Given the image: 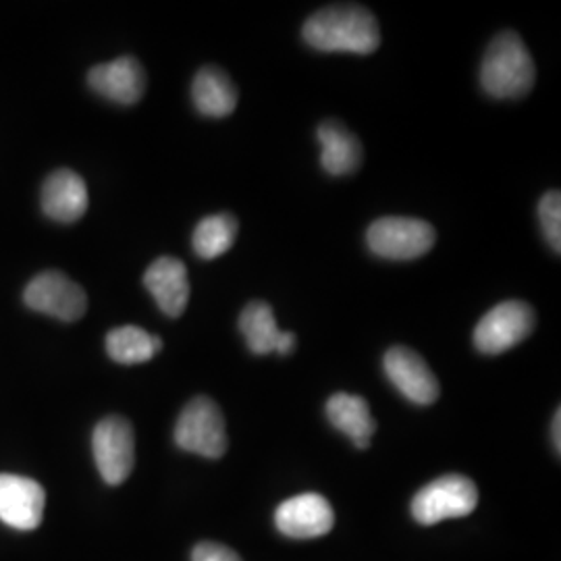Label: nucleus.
Segmentation results:
<instances>
[{"label":"nucleus","instance_id":"13","mask_svg":"<svg viewBox=\"0 0 561 561\" xmlns=\"http://www.w3.org/2000/svg\"><path fill=\"white\" fill-rule=\"evenodd\" d=\"M144 285L152 294L162 312L178 319L190 301V277L180 259L161 256L152 262L144 275Z\"/></svg>","mask_w":561,"mask_h":561},{"label":"nucleus","instance_id":"2","mask_svg":"<svg viewBox=\"0 0 561 561\" xmlns=\"http://www.w3.org/2000/svg\"><path fill=\"white\" fill-rule=\"evenodd\" d=\"M537 78L535 60L516 32H502L489 44L481 65L482 90L493 99H522Z\"/></svg>","mask_w":561,"mask_h":561},{"label":"nucleus","instance_id":"23","mask_svg":"<svg viewBox=\"0 0 561 561\" xmlns=\"http://www.w3.org/2000/svg\"><path fill=\"white\" fill-rule=\"evenodd\" d=\"M560 426L561 412L558 410V412H556V419H553V428H551V435H553V443H556V451H558V454L561 451Z\"/></svg>","mask_w":561,"mask_h":561},{"label":"nucleus","instance_id":"14","mask_svg":"<svg viewBox=\"0 0 561 561\" xmlns=\"http://www.w3.org/2000/svg\"><path fill=\"white\" fill-rule=\"evenodd\" d=\"M241 335L252 354L266 356L277 352L287 356L296 347V335L283 333L275 321V312L266 301H250L240 317Z\"/></svg>","mask_w":561,"mask_h":561},{"label":"nucleus","instance_id":"8","mask_svg":"<svg viewBox=\"0 0 561 561\" xmlns=\"http://www.w3.org/2000/svg\"><path fill=\"white\" fill-rule=\"evenodd\" d=\"M23 301L32 310L65 322L80 321L88 310L83 287L57 271H46L30 280L23 291Z\"/></svg>","mask_w":561,"mask_h":561},{"label":"nucleus","instance_id":"6","mask_svg":"<svg viewBox=\"0 0 561 561\" xmlns=\"http://www.w3.org/2000/svg\"><path fill=\"white\" fill-rule=\"evenodd\" d=\"M537 324V314L526 301L497 304L474 329V345L481 354L497 356L526 340Z\"/></svg>","mask_w":561,"mask_h":561},{"label":"nucleus","instance_id":"17","mask_svg":"<svg viewBox=\"0 0 561 561\" xmlns=\"http://www.w3.org/2000/svg\"><path fill=\"white\" fill-rule=\"evenodd\" d=\"M192 99L198 113L221 119L236 111L240 94L221 67H202L192 83Z\"/></svg>","mask_w":561,"mask_h":561},{"label":"nucleus","instance_id":"10","mask_svg":"<svg viewBox=\"0 0 561 561\" xmlns=\"http://www.w3.org/2000/svg\"><path fill=\"white\" fill-rule=\"evenodd\" d=\"M275 524L285 537L308 541L331 533L335 514L331 503L319 493H301L280 503L275 512Z\"/></svg>","mask_w":561,"mask_h":561},{"label":"nucleus","instance_id":"9","mask_svg":"<svg viewBox=\"0 0 561 561\" xmlns=\"http://www.w3.org/2000/svg\"><path fill=\"white\" fill-rule=\"evenodd\" d=\"M385 375L398 387L405 400L416 405H431L439 400L442 387L421 354L410 347H391L382 360Z\"/></svg>","mask_w":561,"mask_h":561},{"label":"nucleus","instance_id":"3","mask_svg":"<svg viewBox=\"0 0 561 561\" xmlns=\"http://www.w3.org/2000/svg\"><path fill=\"white\" fill-rule=\"evenodd\" d=\"M175 443L183 451L208 460L222 458L229 439L221 408L204 396L190 401L175 424Z\"/></svg>","mask_w":561,"mask_h":561},{"label":"nucleus","instance_id":"5","mask_svg":"<svg viewBox=\"0 0 561 561\" xmlns=\"http://www.w3.org/2000/svg\"><path fill=\"white\" fill-rule=\"evenodd\" d=\"M373 254L387 261H416L437 241L431 222L408 217H385L373 222L366 231Z\"/></svg>","mask_w":561,"mask_h":561},{"label":"nucleus","instance_id":"18","mask_svg":"<svg viewBox=\"0 0 561 561\" xmlns=\"http://www.w3.org/2000/svg\"><path fill=\"white\" fill-rule=\"evenodd\" d=\"M327 419L343 435H347L358 449H366L377 431V421L370 414L368 401L352 393L331 396L327 401Z\"/></svg>","mask_w":561,"mask_h":561},{"label":"nucleus","instance_id":"22","mask_svg":"<svg viewBox=\"0 0 561 561\" xmlns=\"http://www.w3.org/2000/svg\"><path fill=\"white\" fill-rule=\"evenodd\" d=\"M192 561H241V558L221 542L204 541L194 547Z\"/></svg>","mask_w":561,"mask_h":561},{"label":"nucleus","instance_id":"1","mask_svg":"<svg viewBox=\"0 0 561 561\" xmlns=\"http://www.w3.org/2000/svg\"><path fill=\"white\" fill-rule=\"evenodd\" d=\"M301 36L322 53L370 55L381 44L379 21L358 4L324 7L304 23Z\"/></svg>","mask_w":561,"mask_h":561},{"label":"nucleus","instance_id":"15","mask_svg":"<svg viewBox=\"0 0 561 561\" xmlns=\"http://www.w3.org/2000/svg\"><path fill=\"white\" fill-rule=\"evenodd\" d=\"M42 210L57 222H76L88 210V187L78 173L69 169L55 171L42 187Z\"/></svg>","mask_w":561,"mask_h":561},{"label":"nucleus","instance_id":"11","mask_svg":"<svg viewBox=\"0 0 561 561\" xmlns=\"http://www.w3.org/2000/svg\"><path fill=\"white\" fill-rule=\"evenodd\" d=\"M46 493L41 482L0 474V520L15 530H36L44 518Z\"/></svg>","mask_w":561,"mask_h":561},{"label":"nucleus","instance_id":"7","mask_svg":"<svg viewBox=\"0 0 561 561\" xmlns=\"http://www.w3.org/2000/svg\"><path fill=\"white\" fill-rule=\"evenodd\" d=\"M94 460L106 484L127 481L136 463V435L129 421L108 416L96 424L92 435Z\"/></svg>","mask_w":561,"mask_h":561},{"label":"nucleus","instance_id":"4","mask_svg":"<svg viewBox=\"0 0 561 561\" xmlns=\"http://www.w3.org/2000/svg\"><path fill=\"white\" fill-rule=\"evenodd\" d=\"M479 505V489L468 477L445 474L426 484L412 502V516L422 526H433L449 518H463Z\"/></svg>","mask_w":561,"mask_h":561},{"label":"nucleus","instance_id":"19","mask_svg":"<svg viewBox=\"0 0 561 561\" xmlns=\"http://www.w3.org/2000/svg\"><path fill=\"white\" fill-rule=\"evenodd\" d=\"M161 350V337L150 335L148 331L134 324L113 329L106 335V352L119 364H141V362L152 360Z\"/></svg>","mask_w":561,"mask_h":561},{"label":"nucleus","instance_id":"20","mask_svg":"<svg viewBox=\"0 0 561 561\" xmlns=\"http://www.w3.org/2000/svg\"><path fill=\"white\" fill-rule=\"evenodd\" d=\"M238 233H240V222L233 215L229 213L210 215L202 219L194 231V238H192L194 252L204 261H215L231 250Z\"/></svg>","mask_w":561,"mask_h":561},{"label":"nucleus","instance_id":"21","mask_svg":"<svg viewBox=\"0 0 561 561\" xmlns=\"http://www.w3.org/2000/svg\"><path fill=\"white\" fill-rule=\"evenodd\" d=\"M539 219H541L542 233L549 241V245L561 252V196L558 190H551L542 196L539 204Z\"/></svg>","mask_w":561,"mask_h":561},{"label":"nucleus","instance_id":"16","mask_svg":"<svg viewBox=\"0 0 561 561\" xmlns=\"http://www.w3.org/2000/svg\"><path fill=\"white\" fill-rule=\"evenodd\" d=\"M321 141L322 169L333 175L343 178L358 171L362 164V144L340 121H324L317 129Z\"/></svg>","mask_w":561,"mask_h":561},{"label":"nucleus","instance_id":"12","mask_svg":"<svg viewBox=\"0 0 561 561\" xmlns=\"http://www.w3.org/2000/svg\"><path fill=\"white\" fill-rule=\"evenodd\" d=\"M88 83L104 99L129 106L140 101L146 92V71L140 60L134 57H121L111 62L96 65L88 73Z\"/></svg>","mask_w":561,"mask_h":561}]
</instances>
